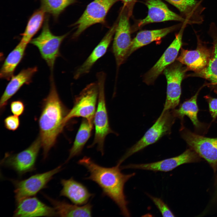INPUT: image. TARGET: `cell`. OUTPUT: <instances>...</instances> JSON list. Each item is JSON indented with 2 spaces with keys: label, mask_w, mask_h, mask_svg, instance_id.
Masks as SVG:
<instances>
[{
  "label": "cell",
  "mask_w": 217,
  "mask_h": 217,
  "mask_svg": "<svg viewBox=\"0 0 217 217\" xmlns=\"http://www.w3.org/2000/svg\"><path fill=\"white\" fill-rule=\"evenodd\" d=\"M205 98L208 103L209 112L212 121H214L217 117V98L208 96H205Z\"/></svg>",
  "instance_id": "obj_33"
},
{
  "label": "cell",
  "mask_w": 217,
  "mask_h": 217,
  "mask_svg": "<svg viewBox=\"0 0 217 217\" xmlns=\"http://www.w3.org/2000/svg\"><path fill=\"white\" fill-rule=\"evenodd\" d=\"M176 27L172 26L164 28L142 31L132 40L127 57L134 51L154 41L159 40L174 30Z\"/></svg>",
  "instance_id": "obj_24"
},
{
  "label": "cell",
  "mask_w": 217,
  "mask_h": 217,
  "mask_svg": "<svg viewBox=\"0 0 217 217\" xmlns=\"http://www.w3.org/2000/svg\"><path fill=\"white\" fill-rule=\"evenodd\" d=\"M212 54L208 49L200 44L194 50L182 49L177 60L182 64L186 65L187 69L197 72L206 66Z\"/></svg>",
  "instance_id": "obj_18"
},
{
  "label": "cell",
  "mask_w": 217,
  "mask_h": 217,
  "mask_svg": "<svg viewBox=\"0 0 217 217\" xmlns=\"http://www.w3.org/2000/svg\"><path fill=\"white\" fill-rule=\"evenodd\" d=\"M98 96L97 83L93 82L87 85L75 97L73 106L64 120V126L74 117H82L93 122Z\"/></svg>",
  "instance_id": "obj_6"
},
{
  "label": "cell",
  "mask_w": 217,
  "mask_h": 217,
  "mask_svg": "<svg viewBox=\"0 0 217 217\" xmlns=\"http://www.w3.org/2000/svg\"><path fill=\"white\" fill-rule=\"evenodd\" d=\"M118 0H94L87 6L84 12L74 24L77 29L72 38L78 37L86 29L97 23H103L112 6Z\"/></svg>",
  "instance_id": "obj_10"
},
{
  "label": "cell",
  "mask_w": 217,
  "mask_h": 217,
  "mask_svg": "<svg viewBox=\"0 0 217 217\" xmlns=\"http://www.w3.org/2000/svg\"><path fill=\"white\" fill-rule=\"evenodd\" d=\"M93 123V121H90L86 118L83 119L65 163L81 154L85 145L91 136Z\"/></svg>",
  "instance_id": "obj_27"
},
{
  "label": "cell",
  "mask_w": 217,
  "mask_h": 217,
  "mask_svg": "<svg viewBox=\"0 0 217 217\" xmlns=\"http://www.w3.org/2000/svg\"><path fill=\"white\" fill-rule=\"evenodd\" d=\"M186 24H184L159 60L144 75L143 81L147 85L153 83L159 75L176 59L182 44V36Z\"/></svg>",
  "instance_id": "obj_14"
},
{
  "label": "cell",
  "mask_w": 217,
  "mask_h": 217,
  "mask_svg": "<svg viewBox=\"0 0 217 217\" xmlns=\"http://www.w3.org/2000/svg\"><path fill=\"white\" fill-rule=\"evenodd\" d=\"M209 31L214 39L212 53L206 66L201 71L196 72V75L209 80L217 87V29L214 23L210 24Z\"/></svg>",
  "instance_id": "obj_25"
},
{
  "label": "cell",
  "mask_w": 217,
  "mask_h": 217,
  "mask_svg": "<svg viewBox=\"0 0 217 217\" xmlns=\"http://www.w3.org/2000/svg\"><path fill=\"white\" fill-rule=\"evenodd\" d=\"M43 195L53 206L57 216L91 217L93 205L88 203L82 206L73 204L65 201L52 198L46 194Z\"/></svg>",
  "instance_id": "obj_21"
},
{
  "label": "cell",
  "mask_w": 217,
  "mask_h": 217,
  "mask_svg": "<svg viewBox=\"0 0 217 217\" xmlns=\"http://www.w3.org/2000/svg\"><path fill=\"white\" fill-rule=\"evenodd\" d=\"M147 16L139 22V27L149 23L174 20L187 24L184 18L170 10L161 0H147Z\"/></svg>",
  "instance_id": "obj_15"
},
{
  "label": "cell",
  "mask_w": 217,
  "mask_h": 217,
  "mask_svg": "<svg viewBox=\"0 0 217 217\" xmlns=\"http://www.w3.org/2000/svg\"><path fill=\"white\" fill-rule=\"evenodd\" d=\"M68 112L60 99L53 75H51L49 92L42 102L38 120L39 136L43 159L46 158L49 151L55 145L57 139L64 126L63 121Z\"/></svg>",
  "instance_id": "obj_2"
},
{
  "label": "cell",
  "mask_w": 217,
  "mask_h": 217,
  "mask_svg": "<svg viewBox=\"0 0 217 217\" xmlns=\"http://www.w3.org/2000/svg\"><path fill=\"white\" fill-rule=\"evenodd\" d=\"M123 3L124 6L128 5L131 3L136 0H120Z\"/></svg>",
  "instance_id": "obj_34"
},
{
  "label": "cell",
  "mask_w": 217,
  "mask_h": 217,
  "mask_svg": "<svg viewBox=\"0 0 217 217\" xmlns=\"http://www.w3.org/2000/svg\"><path fill=\"white\" fill-rule=\"evenodd\" d=\"M18 117L14 115L6 117L4 121L5 128L8 130L12 131L16 130L20 125V120Z\"/></svg>",
  "instance_id": "obj_31"
},
{
  "label": "cell",
  "mask_w": 217,
  "mask_h": 217,
  "mask_svg": "<svg viewBox=\"0 0 217 217\" xmlns=\"http://www.w3.org/2000/svg\"><path fill=\"white\" fill-rule=\"evenodd\" d=\"M10 108L11 112L14 115L19 116L24 113L25 105L24 102L21 100H15L11 102Z\"/></svg>",
  "instance_id": "obj_32"
},
{
  "label": "cell",
  "mask_w": 217,
  "mask_h": 217,
  "mask_svg": "<svg viewBox=\"0 0 217 217\" xmlns=\"http://www.w3.org/2000/svg\"><path fill=\"white\" fill-rule=\"evenodd\" d=\"M181 136L190 148L205 159L214 171L217 169V138L204 137L184 128Z\"/></svg>",
  "instance_id": "obj_9"
},
{
  "label": "cell",
  "mask_w": 217,
  "mask_h": 217,
  "mask_svg": "<svg viewBox=\"0 0 217 217\" xmlns=\"http://www.w3.org/2000/svg\"><path fill=\"white\" fill-rule=\"evenodd\" d=\"M62 169V166L60 165L51 170L33 175L26 179L11 180L14 187V197L16 203L25 198L34 196L46 188L53 176Z\"/></svg>",
  "instance_id": "obj_8"
},
{
  "label": "cell",
  "mask_w": 217,
  "mask_h": 217,
  "mask_svg": "<svg viewBox=\"0 0 217 217\" xmlns=\"http://www.w3.org/2000/svg\"><path fill=\"white\" fill-rule=\"evenodd\" d=\"M14 217L57 216L54 207L45 204L35 196L25 198L17 203Z\"/></svg>",
  "instance_id": "obj_16"
},
{
  "label": "cell",
  "mask_w": 217,
  "mask_h": 217,
  "mask_svg": "<svg viewBox=\"0 0 217 217\" xmlns=\"http://www.w3.org/2000/svg\"><path fill=\"white\" fill-rule=\"evenodd\" d=\"M200 90H199L190 99L184 102L178 109H173L172 112L175 118L180 119L182 124L184 116H187L191 121L197 131L204 132L206 131V126L200 122L197 117L199 110L197 99Z\"/></svg>",
  "instance_id": "obj_22"
},
{
  "label": "cell",
  "mask_w": 217,
  "mask_h": 217,
  "mask_svg": "<svg viewBox=\"0 0 217 217\" xmlns=\"http://www.w3.org/2000/svg\"><path fill=\"white\" fill-rule=\"evenodd\" d=\"M27 45L20 41L9 53L1 69V78L8 80L14 75L16 67L24 56Z\"/></svg>",
  "instance_id": "obj_26"
},
{
  "label": "cell",
  "mask_w": 217,
  "mask_h": 217,
  "mask_svg": "<svg viewBox=\"0 0 217 217\" xmlns=\"http://www.w3.org/2000/svg\"><path fill=\"white\" fill-rule=\"evenodd\" d=\"M37 71L36 67L22 70L17 74L13 75L7 85L0 100V110L2 112L5 109L9 99L24 84L31 82L33 75Z\"/></svg>",
  "instance_id": "obj_20"
},
{
  "label": "cell",
  "mask_w": 217,
  "mask_h": 217,
  "mask_svg": "<svg viewBox=\"0 0 217 217\" xmlns=\"http://www.w3.org/2000/svg\"><path fill=\"white\" fill-rule=\"evenodd\" d=\"M131 34L128 17L125 13H122L117 24L112 46L117 70L127 58L132 41Z\"/></svg>",
  "instance_id": "obj_12"
},
{
  "label": "cell",
  "mask_w": 217,
  "mask_h": 217,
  "mask_svg": "<svg viewBox=\"0 0 217 217\" xmlns=\"http://www.w3.org/2000/svg\"><path fill=\"white\" fill-rule=\"evenodd\" d=\"M77 163L85 167L89 173L85 179L96 183L102 189L103 195L110 198L118 206L121 214L130 217L127 206L128 202L124 194V187L126 182L135 173L124 174L118 165L110 168L103 167L87 156L80 159Z\"/></svg>",
  "instance_id": "obj_1"
},
{
  "label": "cell",
  "mask_w": 217,
  "mask_h": 217,
  "mask_svg": "<svg viewBox=\"0 0 217 217\" xmlns=\"http://www.w3.org/2000/svg\"><path fill=\"white\" fill-rule=\"evenodd\" d=\"M180 62H175L163 71L167 81L166 99L162 111L174 109L179 104L181 83L187 69Z\"/></svg>",
  "instance_id": "obj_11"
},
{
  "label": "cell",
  "mask_w": 217,
  "mask_h": 217,
  "mask_svg": "<svg viewBox=\"0 0 217 217\" xmlns=\"http://www.w3.org/2000/svg\"><path fill=\"white\" fill-rule=\"evenodd\" d=\"M45 12L41 8L37 10L29 19L20 42L27 45L41 27L44 20Z\"/></svg>",
  "instance_id": "obj_28"
},
{
  "label": "cell",
  "mask_w": 217,
  "mask_h": 217,
  "mask_svg": "<svg viewBox=\"0 0 217 217\" xmlns=\"http://www.w3.org/2000/svg\"><path fill=\"white\" fill-rule=\"evenodd\" d=\"M97 83L98 87V96L97 108L93 123L95 134L93 143L88 148L97 145V150L104 154V143L106 136L113 132L110 127L106 108L105 93V85L106 74L103 71L96 74Z\"/></svg>",
  "instance_id": "obj_3"
},
{
  "label": "cell",
  "mask_w": 217,
  "mask_h": 217,
  "mask_svg": "<svg viewBox=\"0 0 217 217\" xmlns=\"http://www.w3.org/2000/svg\"><path fill=\"white\" fill-rule=\"evenodd\" d=\"M159 210L163 217H175V215L167 205L160 198L147 194Z\"/></svg>",
  "instance_id": "obj_30"
},
{
  "label": "cell",
  "mask_w": 217,
  "mask_h": 217,
  "mask_svg": "<svg viewBox=\"0 0 217 217\" xmlns=\"http://www.w3.org/2000/svg\"><path fill=\"white\" fill-rule=\"evenodd\" d=\"M199 156L195 151L190 149L175 157L148 163L130 164L121 166V169L130 168L168 172L181 165L197 162L199 159Z\"/></svg>",
  "instance_id": "obj_13"
},
{
  "label": "cell",
  "mask_w": 217,
  "mask_h": 217,
  "mask_svg": "<svg viewBox=\"0 0 217 217\" xmlns=\"http://www.w3.org/2000/svg\"><path fill=\"white\" fill-rule=\"evenodd\" d=\"M48 19V17L46 18L41 33L30 43L38 49L52 74L55 60L60 55L61 44L68 33L59 36L54 35L50 30Z\"/></svg>",
  "instance_id": "obj_5"
},
{
  "label": "cell",
  "mask_w": 217,
  "mask_h": 217,
  "mask_svg": "<svg viewBox=\"0 0 217 217\" xmlns=\"http://www.w3.org/2000/svg\"><path fill=\"white\" fill-rule=\"evenodd\" d=\"M176 7L184 15L188 24H199L203 20V8L196 0H165Z\"/></svg>",
  "instance_id": "obj_23"
},
{
  "label": "cell",
  "mask_w": 217,
  "mask_h": 217,
  "mask_svg": "<svg viewBox=\"0 0 217 217\" xmlns=\"http://www.w3.org/2000/svg\"><path fill=\"white\" fill-rule=\"evenodd\" d=\"M41 147L39 136L29 147L22 151L16 154L6 153L1 164L14 170L20 175L32 171L35 169L36 160Z\"/></svg>",
  "instance_id": "obj_7"
},
{
  "label": "cell",
  "mask_w": 217,
  "mask_h": 217,
  "mask_svg": "<svg viewBox=\"0 0 217 217\" xmlns=\"http://www.w3.org/2000/svg\"><path fill=\"white\" fill-rule=\"evenodd\" d=\"M116 26L115 24L112 27L85 61L76 70L74 75L75 80L89 73L95 63L105 54L112 40Z\"/></svg>",
  "instance_id": "obj_17"
},
{
  "label": "cell",
  "mask_w": 217,
  "mask_h": 217,
  "mask_svg": "<svg viewBox=\"0 0 217 217\" xmlns=\"http://www.w3.org/2000/svg\"><path fill=\"white\" fill-rule=\"evenodd\" d=\"M41 8L45 12L57 17L68 6L75 0H40Z\"/></svg>",
  "instance_id": "obj_29"
},
{
  "label": "cell",
  "mask_w": 217,
  "mask_h": 217,
  "mask_svg": "<svg viewBox=\"0 0 217 217\" xmlns=\"http://www.w3.org/2000/svg\"><path fill=\"white\" fill-rule=\"evenodd\" d=\"M175 119L172 111L170 110L162 111L153 125L140 140L127 150L118 160L117 164L120 165L132 155L155 143L164 135L170 133Z\"/></svg>",
  "instance_id": "obj_4"
},
{
  "label": "cell",
  "mask_w": 217,
  "mask_h": 217,
  "mask_svg": "<svg viewBox=\"0 0 217 217\" xmlns=\"http://www.w3.org/2000/svg\"><path fill=\"white\" fill-rule=\"evenodd\" d=\"M60 182L62 187L60 196L67 198L74 204L85 205L94 196L85 185L72 177L68 179H62Z\"/></svg>",
  "instance_id": "obj_19"
}]
</instances>
